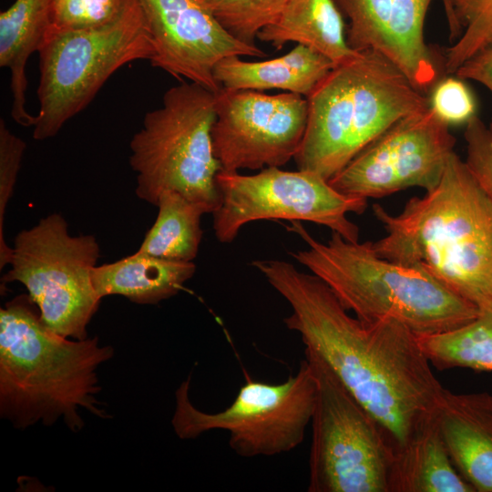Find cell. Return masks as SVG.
Segmentation results:
<instances>
[{
  "label": "cell",
  "mask_w": 492,
  "mask_h": 492,
  "mask_svg": "<svg viewBox=\"0 0 492 492\" xmlns=\"http://www.w3.org/2000/svg\"><path fill=\"white\" fill-rule=\"evenodd\" d=\"M251 265L290 304L286 327L326 363L395 447L436 415L446 388L409 328L394 319L353 317L324 282L292 262Z\"/></svg>",
  "instance_id": "6da1fadb"
},
{
  "label": "cell",
  "mask_w": 492,
  "mask_h": 492,
  "mask_svg": "<svg viewBox=\"0 0 492 492\" xmlns=\"http://www.w3.org/2000/svg\"><path fill=\"white\" fill-rule=\"evenodd\" d=\"M386 235L373 242L387 260L425 271L476 306L492 310V200L455 152L439 183L391 214L373 206Z\"/></svg>",
  "instance_id": "7a4b0ae2"
},
{
  "label": "cell",
  "mask_w": 492,
  "mask_h": 492,
  "mask_svg": "<svg viewBox=\"0 0 492 492\" xmlns=\"http://www.w3.org/2000/svg\"><path fill=\"white\" fill-rule=\"evenodd\" d=\"M29 295L0 310V415L18 429L61 420L69 430L84 425L80 411L108 418L97 398V370L114 349L97 336L69 340L49 330Z\"/></svg>",
  "instance_id": "3957f363"
},
{
  "label": "cell",
  "mask_w": 492,
  "mask_h": 492,
  "mask_svg": "<svg viewBox=\"0 0 492 492\" xmlns=\"http://www.w3.org/2000/svg\"><path fill=\"white\" fill-rule=\"evenodd\" d=\"M290 222L287 231L307 244L291 256L324 282L342 305L362 321L394 319L421 336L454 330L479 313L425 271L379 256L372 241H350L332 231L322 242L302 221Z\"/></svg>",
  "instance_id": "277c9868"
},
{
  "label": "cell",
  "mask_w": 492,
  "mask_h": 492,
  "mask_svg": "<svg viewBox=\"0 0 492 492\" xmlns=\"http://www.w3.org/2000/svg\"><path fill=\"white\" fill-rule=\"evenodd\" d=\"M306 98V129L293 159L327 180L394 123L430 108L429 97L372 49L336 66Z\"/></svg>",
  "instance_id": "5b68a950"
},
{
  "label": "cell",
  "mask_w": 492,
  "mask_h": 492,
  "mask_svg": "<svg viewBox=\"0 0 492 492\" xmlns=\"http://www.w3.org/2000/svg\"><path fill=\"white\" fill-rule=\"evenodd\" d=\"M216 93L184 82L169 87L161 106L148 112L130 140L129 164L137 196L154 206L166 190L180 193L212 213L220 198L212 128Z\"/></svg>",
  "instance_id": "8992f818"
},
{
  "label": "cell",
  "mask_w": 492,
  "mask_h": 492,
  "mask_svg": "<svg viewBox=\"0 0 492 492\" xmlns=\"http://www.w3.org/2000/svg\"><path fill=\"white\" fill-rule=\"evenodd\" d=\"M39 110L33 138L55 137L86 108L113 73L151 60L155 44L138 0L114 21L78 30L47 29L37 51Z\"/></svg>",
  "instance_id": "52a82bcc"
},
{
  "label": "cell",
  "mask_w": 492,
  "mask_h": 492,
  "mask_svg": "<svg viewBox=\"0 0 492 492\" xmlns=\"http://www.w3.org/2000/svg\"><path fill=\"white\" fill-rule=\"evenodd\" d=\"M316 382L309 492H388L395 445L315 353L304 349Z\"/></svg>",
  "instance_id": "ba28073f"
},
{
  "label": "cell",
  "mask_w": 492,
  "mask_h": 492,
  "mask_svg": "<svg viewBox=\"0 0 492 492\" xmlns=\"http://www.w3.org/2000/svg\"><path fill=\"white\" fill-rule=\"evenodd\" d=\"M99 257L95 236L70 235L65 218L53 213L16 235L1 284L22 283L49 330L84 340L101 301L91 277Z\"/></svg>",
  "instance_id": "9c48e42d"
},
{
  "label": "cell",
  "mask_w": 492,
  "mask_h": 492,
  "mask_svg": "<svg viewBox=\"0 0 492 492\" xmlns=\"http://www.w3.org/2000/svg\"><path fill=\"white\" fill-rule=\"evenodd\" d=\"M190 383L189 376L175 393L171 425L179 438L222 430L229 435L230 447L242 457L287 453L303 441L316 397V382L305 358L297 374L282 383L247 378L231 405L216 413L201 411L190 402Z\"/></svg>",
  "instance_id": "30bf717a"
},
{
  "label": "cell",
  "mask_w": 492,
  "mask_h": 492,
  "mask_svg": "<svg viewBox=\"0 0 492 492\" xmlns=\"http://www.w3.org/2000/svg\"><path fill=\"white\" fill-rule=\"evenodd\" d=\"M216 183L220 202L212 212V227L222 243L232 242L243 226L261 220L310 221L359 241V228L347 216L363 213L367 199L338 191L315 172L279 167L251 175L220 170Z\"/></svg>",
  "instance_id": "8fae6325"
},
{
  "label": "cell",
  "mask_w": 492,
  "mask_h": 492,
  "mask_svg": "<svg viewBox=\"0 0 492 492\" xmlns=\"http://www.w3.org/2000/svg\"><path fill=\"white\" fill-rule=\"evenodd\" d=\"M455 143L449 125L429 108L394 123L328 181L367 200L413 187L428 191L439 183Z\"/></svg>",
  "instance_id": "7c38bea8"
},
{
  "label": "cell",
  "mask_w": 492,
  "mask_h": 492,
  "mask_svg": "<svg viewBox=\"0 0 492 492\" xmlns=\"http://www.w3.org/2000/svg\"><path fill=\"white\" fill-rule=\"evenodd\" d=\"M212 143L220 170L282 167L294 159L308 118L302 95L250 89L216 92Z\"/></svg>",
  "instance_id": "4fadbf2b"
},
{
  "label": "cell",
  "mask_w": 492,
  "mask_h": 492,
  "mask_svg": "<svg viewBox=\"0 0 492 492\" xmlns=\"http://www.w3.org/2000/svg\"><path fill=\"white\" fill-rule=\"evenodd\" d=\"M156 54L151 65L216 93L215 66L229 56H263L233 36L199 0H138Z\"/></svg>",
  "instance_id": "5bb4252c"
},
{
  "label": "cell",
  "mask_w": 492,
  "mask_h": 492,
  "mask_svg": "<svg viewBox=\"0 0 492 492\" xmlns=\"http://www.w3.org/2000/svg\"><path fill=\"white\" fill-rule=\"evenodd\" d=\"M432 1L334 0L349 19L346 38L350 47L381 53L425 94L439 77L438 62L424 36Z\"/></svg>",
  "instance_id": "9a60e30c"
},
{
  "label": "cell",
  "mask_w": 492,
  "mask_h": 492,
  "mask_svg": "<svg viewBox=\"0 0 492 492\" xmlns=\"http://www.w3.org/2000/svg\"><path fill=\"white\" fill-rule=\"evenodd\" d=\"M437 420L458 473L475 492H492V394L446 389Z\"/></svg>",
  "instance_id": "2e32d148"
},
{
  "label": "cell",
  "mask_w": 492,
  "mask_h": 492,
  "mask_svg": "<svg viewBox=\"0 0 492 492\" xmlns=\"http://www.w3.org/2000/svg\"><path fill=\"white\" fill-rule=\"evenodd\" d=\"M335 67L322 54L297 44L285 55L265 61L226 57L215 66L213 75L226 89H280L307 97Z\"/></svg>",
  "instance_id": "e0dca14e"
},
{
  "label": "cell",
  "mask_w": 492,
  "mask_h": 492,
  "mask_svg": "<svg viewBox=\"0 0 492 492\" xmlns=\"http://www.w3.org/2000/svg\"><path fill=\"white\" fill-rule=\"evenodd\" d=\"M257 38L277 50L295 42L322 54L335 66L359 53L347 42L342 12L334 0H288Z\"/></svg>",
  "instance_id": "ac0fdd59"
},
{
  "label": "cell",
  "mask_w": 492,
  "mask_h": 492,
  "mask_svg": "<svg viewBox=\"0 0 492 492\" xmlns=\"http://www.w3.org/2000/svg\"><path fill=\"white\" fill-rule=\"evenodd\" d=\"M195 272L193 261L159 258L138 250L94 267L91 277L101 299L117 294L138 304H158L177 295Z\"/></svg>",
  "instance_id": "d6986e66"
},
{
  "label": "cell",
  "mask_w": 492,
  "mask_h": 492,
  "mask_svg": "<svg viewBox=\"0 0 492 492\" xmlns=\"http://www.w3.org/2000/svg\"><path fill=\"white\" fill-rule=\"evenodd\" d=\"M388 492H475L450 458L437 412L405 445L395 447Z\"/></svg>",
  "instance_id": "ffe728a7"
},
{
  "label": "cell",
  "mask_w": 492,
  "mask_h": 492,
  "mask_svg": "<svg viewBox=\"0 0 492 492\" xmlns=\"http://www.w3.org/2000/svg\"><path fill=\"white\" fill-rule=\"evenodd\" d=\"M50 5L51 0H15L0 14V66L10 72L11 116L24 127L36 120L26 108V64L49 26Z\"/></svg>",
  "instance_id": "44dd1931"
},
{
  "label": "cell",
  "mask_w": 492,
  "mask_h": 492,
  "mask_svg": "<svg viewBox=\"0 0 492 492\" xmlns=\"http://www.w3.org/2000/svg\"><path fill=\"white\" fill-rule=\"evenodd\" d=\"M155 222L138 251L173 261H193L202 240L201 217L205 209L173 190L160 194Z\"/></svg>",
  "instance_id": "7402d4cb"
},
{
  "label": "cell",
  "mask_w": 492,
  "mask_h": 492,
  "mask_svg": "<svg viewBox=\"0 0 492 492\" xmlns=\"http://www.w3.org/2000/svg\"><path fill=\"white\" fill-rule=\"evenodd\" d=\"M431 365L492 371V310L479 312L469 323L445 333L417 336Z\"/></svg>",
  "instance_id": "603a6c76"
},
{
  "label": "cell",
  "mask_w": 492,
  "mask_h": 492,
  "mask_svg": "<svg viewBox=\"0 0 492 492\" xmlns=\"http://www.w3.org/2000/svg\"><path fill=\"white\" fill-rule=\"evenodd\" d=\"M452 45L446 48L444 69L456 70L478 51L492 46V0H446Z\"/></svg>",
  "instance_id": "cb8c5ba5"
},
{
  "label": "cell",
  "mask_w": 492,
  "mask_h": 492,
  "mask_svg": "<svg viewBox=\"0 0 492 492\" xmlns=\"http://www.w3.org/2000/svg\"><path fill=\"white\" fill-rule=\"evenodd\" d=\"M233 36L255 44L259 31L271 23L288 0H199Z\"/></svg>",
  "instance_id": "d4e9b609"
},
{
  "label": "cell",
  "mask_w": 492,
  "mask_h": 492,
  "mask_svg": "<svg viewBox=\"0 0 492 492\" xmlns=\"http://www.w3.org/2000/svg\"><path fill=\"white\" fill-rule=\"evenodd\" d=\"M134 0H51L49 26L55 30L93 28L117 19Z\"/></svg>",
  "instance_id": "484cf974"
},
{
  "label": "cell",
  "mask_w": 492,
  "mask_h": 492,
  "mask_svg": "<svg viewBox=\"0 0 492 492\" xmlns=\"http://www.w3.org/2000/svg\"><path fill=\"white\" fill-rule=\"evenodd\" d=\"M26 148V142L14 134L4 119L0 120V270L9 265L13 248L5 242L4 222L6 206Z\"/></svg>",
  "instance_id": "4316f807"
},
{
  "label": "cell",
  "mask_w": 492,
  "mask_h": 492,
  "mask_svg": "<svg viewBox=\"0 0 492 492\" xmlns=\"http://www.w3.org/2000/svg\"><path fill=\"white\" fill-rule=\"evenodd\" d=\"M466 164L492 200V123L487 125L475 115L466 123Z\"/></svg>",
  "instance_id": "83f0119b"
},
{
  "label": "cell",
  "mask_w": 492,
  "mask_h": 492,
  "mask_svg": "<svg viewBox=\"0 0 492 492\" xmlns=\"http://www.w3.org/2000/svg\"><path fill=\"white\" fill-rule=\"evenodd\" d=\"M429 100L430 108L448 125L466 123L476 115L475 98L457 77L437 81Z\"/></svg>",
  "instance_id": "f1b7e54d"
},
{
  "label": "cell",
  "mask_w": 492,
  "mask_h": 492,
  "mask_svg": "<svg viewBox=\"0 0 492 492\" xmlns=\"http://www.w3.org/2000/svg\"><path fill=\"white\" fill-rule=\"evenodd\" d=\"M485 86L492 93V46L486 47L465 61L454 73Z\"/></svg>",
  "instance_id": "f546056e"
}]
</instances>
